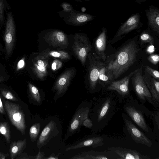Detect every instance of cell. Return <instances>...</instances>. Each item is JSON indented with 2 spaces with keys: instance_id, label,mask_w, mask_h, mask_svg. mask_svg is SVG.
<instances>
[{
  "instance_id": "1",
  "label": "cell",
  "mask_w": 159,
  "mask_h": 159,
  "mask_svg": "<svg viewBox=\"0 0 159 159\" xmlns=\"http://www.w3.org/2000/svg\"><path fill=\"white\" fill-rule=\"evenodd\" d=\"M93 111L91 128L94 133L102 131L119 109L121 104L117 95L103 93L97 99Z\"/></svg>"
},
{
  "instance_id": "2",
  "label": "cell",
  "mask_w": 159,
  "mask_h": 159,
  "mask_svg": "<svg viewBox=\"0 0 159 159\" xmlns=\"http://www.w3.org/2000/svg\"><path fill=\"white\" fill-rule=\"evenodd\" d=\"M139 50L137 43L131 41L107 60V70L111 81L117 79L134 64Z\"/></svg>"
},
{
  "instance_id": "3",
  "label": "cell",
  "mask_w": 159,
  "mask_h": 159,
  "mask_svg": "<svg viewBox=\"0 0 159 159\" xmlns=\"http://www.w3.org/2000/svg\"><path fill=\"white\" fill-rule=\"evenodd\" d=\"M123 108L126 114L139 127L147 133L150 129L145 115L149 117L152 111L130 95L122 102Z\"/></svg>"
},
{
  "instance_id": "4",
  "label": "cell",
  "mask_w": 159,
  "mask_h": 159,
  "mask_svg": "<svg viewBox=\"0 0 159 159\" xmlns=\"http://www.w3.org/2000/svg\"><path fill=\"white\" fill-rule=\"evenodd\" d=\"M143 68H139L131 77L134 91L140 102L144 105L146 101L157 109L153 102L152 95L148 89L143 76Z\"/></svg>"
},
{
  "instance_id": "5",
  "label": "cell",
  "mask_w": 159,
  "mask_h": 159,
  "mask_svg": "<svg viewBox=\"0 0 159 159\" xmlns=\"http://www.w3.org/2000/svg\"><path fill=\"white\" fill-rule=\"evenodd\" d=\"M6 112L11 123L22 134H25L26 128L25 116L22 107L8 101H4Z\"/></svg>"
},
{
  "instance_id": "6",
  "label": "cell",
  "mask_w": 159,
  "mask_h": 159,
  "mask_svg": "<svg viewBox=\"0 0 159 159\" xmlns=\"http://www.w3.org/2000/svg\"><path fill=\"white\" fill-rule=\"evenodd\" d=\"M91 105V103H89L78 108L69 124L64 136V140L80 131L83 121L88 118Z\"/></svg>"
},
{
  "instance_id": "7",
  "label": "cell",
  "mask_w": 159,
  "mask_h": 159,
  "mask_svg": "<svg viewBox=\"0 0 159 159\" xmlns=\"http://www.w3.org/2000/svg\"><path fill=\"white\" fill-rule=\"evenodd\" d=\"M74 36V42L73 45L74 52L84 66L92 46L87 37L84 34L76 33Z\"/></svg>"
},
{
  "instance_id": "8",
  "label": "cell",
  "mask_w": 159,
  "mask_h": 159,
  "mask_svg": "<svg viewBox=\"0 0 159 159\" xmlns=\"http://www.w3.org/2000/svg\"><path fill=\"white\" fill-rule=\"evenodd\" d=\"M139 69L135 70L129 74L119 80H114L110 81L107 91H115L117 93V95L120 103L121 104L123 101L130 95L129 88V83L130 78L133 74Z\"/></svg>"
},
{
  "instance_id": "9",
  "label": "cell",
  "mask_w": 159,
  "mask_h": 159,
  "mask_svg": "<svg viewBox=\"0 0 159 159\" xmlns=\"http://www.w3.org/2000/svg\"><path fill=\"white\" fill-rule=\"evenodd\" d=\"M60 17L66 24L78 26L84 25L93 20L94 17L91 15L74 10L70 12H65L62 10L58 12Z\"/></svg>"
},
{
  "instance_id": "10",
  "label": "cell",
  "mask_w": 159,
  "mask_h": 159,
  "mask_svg": "<svg viewBox=\"0 0 159 159\" xmlns=\"http://www.w3.org/2000/svg\"><path fill=\"white\" fill-rule=\"evenodd\" d=\"M121 114L125 125L133 140L137 143L151 147L153 143L150 139L135 126L125 113Z\"/></svg>"
},
{
  "instance_id": "11",
  "label": "cell",
  "mask_w": 159,
  "mask_h": 159,
  "mask_svg": "<svg viewBox=\"0 0 159 159\" xmlns=\"http://www.w3.org/2000/svg\"><path fill=\"white\" fill-rule=\"evenodd\" d=\"M43 38L50 45L53 47L66 48L69 44L66 35L60 30L51 29L45 31Z\"/></svg>"
},
{
  "instance_id": "12",
  "label": "cell",
  "mask_w": 159,
  "mask_h": 159,
  "mask_svg": "<svg viewBox=\"0 0 159 159\" xmlns=\"http://www.w3.org/2000/svg\"><path fill=\"white\" fill-rule=\"evenodd\" d=\"M75 72L74 69H70L64 71L57 80L52 88L56 91L54 98L55 102L66 92Z\"/></svg>"
},
{
  "instance_id": "13",
  "label": "cell",
  "mask_w": 159,
  "mask_h": 159,
  "mask_svg": "<svg viewBox=\"0 0 159 159\" xmlns=\"http://www.w3.org/2000/svg\"><path fill=\"white\" fill-rule=\"evenodd\" d=\"M15 38V25L12 14L10 12L7 15L4 35L5 47L7 55L10 54L13 50Z\"/></svg>"
},
{
  "instance_id": "14",
  "label": "cell",
  "mask_w": 159,
  "mask_h": 159,
  "mask_svg": "<svg viewBox=\"0 0 159 159\" xmlns=\"http://www.w3.org/2000/svg\"><path fill=\"white\" fill-rule=\"evenodd\" d=\"M88 57L90 60V66L89 75V87L92 91L96 89L99 80L100 70L103 63L92 56L89 53Z\"/></svg>"
},
{
  "instance_id": "15",
  "label": "cell",
  "mask_w": 159,
  "mask_h": 159,
  "mask_svg": "<svg viewBox=\"0 0 159 159\" xmlns=\"http://www.w3.org/2000/svg\"><path fill=\"white\" fill-rule=\"evenodd\" d=\"M58 133L56 122L51 120L43 129L39 137L37 143L39 149H40L45 145L52 137L57 136Z\"/></svg>"
},
{
  "instance_id": "16",
  "label": "cell",
  "mask_w": 159,
  "mask_h": 159,
  "mask_svg": "<svg viewBox=\"0 0 159 159\" xmlns=\"http://www.w3.org/2000/svg\"><path fill=\"white\" fill-rule=\"evenodd\" d=\"M118 156L110 151H89L75 154L70 159H118Z\"/></svg>"
},
{
  "instance_id": "17",
  "label": "cell",
  "mask_w": 159,
  "mask_h": 159,
  "mask_svg": "<svg viewBox=\"0 0 159 159\" xmlns=\"http://www.w3.org/2000/svg\"><path fill=\"white\" fill-rule=\"evenodd\" d=\"M140 23V16L136 13L129 18L119 28L113 39L119 38L122 35L137 29Z\"/></svg>"
},
{
  "instance_id": "18",
  "label": "cell",
  "mask_w": 159,
  "mask_h": 159,
  "mask_svg": "<svg viewBox=\"0 0 159 159\" xmlns=\"http://www.w3.org/2000/svg\"><path fill=\"white\" fill-rule=\"evenodd\" d=\"M108 150L115 152L120 159H150L151 158L142 154L137 151L125 148L112 147Z\"/></svg>"
},
{
  "instance_id": "19",
  "label": "cell",
  "mask_w": 159,
  "mask_h": 159,
  "mask_svg": "<svg viewBox=\"0 0 159 159\" xmlns=\"http://www.w3.org/2000/svg\"><path fill=\"white\" fill-rule=\"evenodd\" d=\"M143 76L147 87L152 96V99L159 109V82L148 74L144 73Z\"/></svg>"
},
{
  "instance_id": "20",
  "label": "cell",
  "mask_w": 159,
  "mask_h": 159,
  "mask_svg": "<svg viewBox=\"0 0 159 159\" xmlns=\"http://www.w3.org/2000/svg\"><path fill=\"white\" fill-rule=\"evenodd\" d=\"M103 145V139L102 138L98 136L89 137L69 146L66 149L65 151H67L88 147L95 148Z\"/></svg>"
},
{
  "instance_id": "21",
  "label": "cell",
  "mask_w": 159,
  "mask_h": 159,
  "mask_svg": "<svg viewBox=\"0 0 159 159\" xmlns=\"http://www.w3.org/2000/svg\"><path fill=\"white\" fill-rule=\"evenodd\" d=\"M149 27L158 35L159 34V10L153 6L145 10Z\"/></svg>"
},
{
  "instance_id": "22",
  "label": "cell",
  "mask_w": 159,
  "mask_h": 159,
  "mask_svg": "<svg viewBox=\"0 0 159 159\" xmlns=\"http://www.w3.org/2000/svg\"><path fill=\"white\" fill-rule=\"evenodd\" d=\"M106 29L103 28L96 39L95 44L96 53L103 60H105L106 57L105 52L106 46Z\"/></svg>"
},
{
  "instance_id": "23",
  "label": "cell",
  "mask_w": 159,
  "mask_h": 159,
  "mask_svg": "<svg viewBox=\"0 0 159 159\" xmlns=\"http://www.w3.org/2000/svg\"><path fill=\"white\" fill-rule=\"evenodd\" d=\"M27 139L19 140L12 142L10 144L9 151L11 159H14L18 156L23 152L26 147Z\"/></svg>"
},
{
  "instance_id": "24",
  "label": "cell",
  "mask_w": 159,
  "mask_h": 159,
  "mask_svg": "<svg viewBox=\"0 0 159 159\" xmlns=\"http://www.w3.org/2000/svg\"><path fill=\"white\" fill-rule=\"evenodd\" d=\"M39 55L48 58L50 57L58 58L62 60L69 59L70 57L68 53L63 51L45 50L39 53Z\"/></svg>"
},
{
  "instance_id": "25",
  "label": "cell",
  "mask_w": 159,
  "mask_h": 159,
  "mask_svg": "<svg viewBox=\"0 0 159 159\" xmlns=\"http://www.w3.org/2000/svg\"><path fill=\"white\" fill-rule=\"evenodd\" d=\"M150 119L152 120L154 128V132L158 140L159 139V110L152 111L149 116Z\"/></svg>"
},
{
  "instance_id": "26",
  "label": "cell",
  "mask_w": 159,
  "mask_h": 159,
  "mask_svg": "<svg viewBox=\"0 0 159 159\" xmlns=\"http://www.w3.org/2000/svg\"><path fill=\"white\" fill-rule=\"evenodd\" d=\"M30 96V98L38 104L41 102V97L37 88L32 84H28Z\"/></svg>"
},
{
  "instance_id": "27",
  "label": "cell",
  "mask_w": 159,
  "mask_h": 159,
  "mask_svg": "<svg viewBox=\"0 0 159 159\" xmlns=\"http://www.w3.org/2000/svg\"><path fill=\"white\" fill-rule=\"evenodd\" d=\"M107 61L103 64L100 70L99 79L103 81H107V83L111 81L107 70Z\"/></svg>"
},
{
  "instance_id": "28",
  "label": "cell",
  "mask_w": 159,
  "mask_h": 159,
  "mask_svg": "<svg viewBox=\"0 0 159 159\" xmlns=\"http://www.w3.org/2000/svg\"><path fill=\"white\" fill-rule=\"evenodd\" d=\"M0 134L4 136L7 143L10 142V130L8 124L7 122H1L0 123Z\"/></svg>"
},
{
  "instance_id": "29",
  "label": "cell",
  "mask_w": 159,
  "mask_h": 159,
  "mask_svg": "<svg viewBox=\"0 0 159 159\" xmlns=\"http://www.w3.org/2000/svg\"><path fill=\"white\" fill-rule=\"evenodd\" d=\"M41 128L40 124L39 122L34 124L30 127L29 130V135L31 141H35L39 135Z\"/></svg>"
},
{
  "instance_id": "30",
  "label": "cell",
  "mask_w": 159,
  "mask_h": 159,
  "mask_svg": "<svg viewBox=\"0 0 159 159\" xmlns=\"http://www.w3.org/2000/svg\"><path fill=\"white\" fill-rule=\"evenodd\" d=\"M33 65L32 68L33 71L39 78H43L47 74L46 67H40L34 62L33 61Z\"/></svg>"
},
{
  "instance_id": "31",
  "label": "cell",
  "mask_w": 159,
  "mask_h": 159,
  "mask_svg": "<svg viewBox=\"0 0 159 159\" xmlns=\"http://www.w3.org/2000/svg\"><path fill=\"white\" fill-rule=\"evenodd\" d=\"M0 91L2 95L6 99L13 101H18V100L12 93L10 91L0 88Z\"/></svg>"
},
{
  "instance_id": "32",
  "label": "cell",
  "mask_w": 159,
  "mask_h": 159,
  "mask_svg": "<svg viewBox=\"0 0 159 159\" xmlns=\"http://www.w3.org/2000/svg\"><path fill=\"white\" fill-rule=\"evenodd\" d=\"M140 39L143 43H148L151 45L153 44L154 39L152 36L146 32H143L141 34Z\"/></svg>"
},
{
  "instance_id": "33",
  "label": "cell",
  "mask_w": 159,
  "mask_h": 159,
  "mask_svg": "<svg viewBox=\"0 0 159 159\" xmlns=\"http://www.w3.org/2000/svg\"><path fill=\"white\" fill-rule=\"evenodd\" d=\"M145 73L148 74L156 80H159V72L158 70H155L148 66H146L144 69Z\"/></svg>"
},
{
  "instance_id": "34",
  "label": "cell",
  "mask_w": 159,
  "mask_h": 159,
  "mask_svg": "<svg viewBox=\"0 0 159 159\" xmlns=\"http://www.w3.org/2000/svg\"><path fill=\"white\" fill-rule=\"evenodd\" d=\"M60 6L62 8V10L65 12H70L74 10L72 6L67 2H62L60 5Z\"/></svg>"
},
{
  "instance_id": "35",
  "label": "cell",
  "mask_w": 159,
  "mask_h": 159,
  "mask_svg": "<svg viewBox=\"0 0 159 159\" xmlns=\"http://www.w3.org/2000/svg\"><path fill=\"white\" fill-rule=\"evenodd\" d=\"M62 66V63L60 60L55 59L53 61L52 65V69L55 71L60 68Z\"/></svg>"
},
{
  "instance_id": "36",
  "label": "cell",
  "mask_w": 159,
  "mask_h": 159,
  "mask_svg": "<svg viewBox=\"0 0 159 159\" xmlns=\"http://www.w3.org/2000/svg\"><path fill=\"white\" fill-rule=\"evenodd\" d=\"M148 59L152 63L156 65L159 62V56L157 54H152L148 57Z\"/></svg>"
},
{
  "instance_id": "37",
  "label": "cell",
  "mask_w": 159,
  "mask_h": 159,
  "mask_svg": "<svg viewBox=\"0 0 159 159\" xmlns=\"http://www.w3.org/2000/svg\"><path fill=\"white\" fill-rule=\"evenodd\" d=\"M25 57H24L18 62L16 67V71L22 69L24 67L25 64Z\"/></svg>"
},
{
  "instance_id": "38",
  "label": "cell",
  "mask_w": 159,
  "mask_h": 159,
  "mask_svg": "<svg viewBox=\"0 0 159 159\" xmlns=\"http://www.w3.org/2000/svg\"><path fill=\"white\" fill-rule=\"evenodd\" d=\"M82 125L87 128L91 129L93 124L91 120L87 118L83 121Z\"/></svg>"
},
{
  "instance_id": "39",
  "label": "cell",
  "mask_w": 159,
  "mask_h": 159,
  "mask_svg": "<svg viewBox=\"0 0 159 159\" xmlns=\"http://www.w3.org/2000/svg\"><path fill=\"white\" fill-rule=\"evenodd\" d=\"M4 4L2 0H0V20L2 22L3 20Z\"/></svg>"
},
{
  "instance_id": "40",
  "label": "cell",
  "mask_w": 159,
  "mask_h": 159,
  "mask_svg": "<svg viewBox=\"0 0 159 159\" xmlns=\"http://www.w3.org/2000/svg\"><path fill=\"white\" fill-rule=\"evenodd\" d=\"M18 156H19L18 157L16 158L18 159H34L35 156H29L27 155V154L26 153H22L20 155H19Z\"/></svg>"
},
{
  "instance_id": "41",
  "label": "cell",
  "mask_w": 159,
  "mask_h": 159,
  "mask_svg": "<svg viewBox=\"0 0 159 159\" xmlns=\"http://www.w3.org/2000/svg\"><path fill=\"white\" fill-rule=\"evenodd\" d=\"M45 153L43 152L39 151L37 154L35 156V159H45Z\"/></svg>"
},
{
  "instance_id": "42",
  "label": "cell",
  "mask_w": 159,
  "mask_h": 159,
  "mask_svg": "<svg viewBox=\"0 0 159 159\" xmlns=\"http://www.w3.org/2000/svg\"><path fill=\"white\" fill-rule=\"evenodd\" d=\"M61 153H59L57 155H56L54 153H52L50 155L49 157H45L46 159H58L59 158V156Z\"/></svg>"
},
{
  "instance_id": "43",
  "label": "cell",
  "mask_w": 159,
  "mask_h": 159,
  "mask_svg": "<svg viewBox=\"0 0 159 159\" xmlns=\"http://www.w3.org/2000/svg\"><path fill=\"white\" fill-rule=\"evenodd\" d=\"M4 107L0 96V114L5 113Z\"/></svg>"
},
{
  "instance_id": "44",
  "label": "cell",
  "mask_w": 159,
  "mask_h": 159,
  "mask_svg": "<svg viewBox=\"0 0 159 159\" xmlns=\"http://www.w3.org/2000/svg\"><path fill=\"white\" fill-rule=\"evenodd\" d=\"M8 153L5 154L0 152V159H5L8 156Z\"/></svg>"
},
{
  "instance_id": "45",
  "label": "cell",
  "mask_w": 159,
  "mask_h": 159,
  "mask_svg": "<svg viewBox=\"0 0 159 159\" xmlns=\"http://www.w3.org/2000/svg\"><path fill=\"white\" fill-rule=\"evenodd\" d=\"M5 80V78L3 76L0 75V83L2 82Z\"/></svg>"
},
{
  "instance_id": "46",
  "label": "cell",
  "mask_w": 159,
  "mask_h": 159,
  "mask_svg": "<svg viewBox=\"0 0 159 159\" xmlns=\"http://www.w3.org/2000/svg\"><path fill=\"white\" fill-rule=\"evenodd\" d=\"M86 10V9L84 7H82L81 8V11L83 12H84Z\"/></svg>"
},
{
  "instance_id": "47",
  "label": "cell",
  "mask_w": 159,
  "mask_h": 159,
  "mask_svg": "<svg viewBox=\"0 0 159 159\" xmlns=\"http://www.w3.org/2000/svg\"><path fill=\"white\" fill-rule=\"evenodd\" d=\"M73 1H76L77 2H81L83 0H84L85 1H89L90 0H73Z\"/></svg>"
},
{
  "instance_id": "48",
  "label": "cell",
  "mask_w": 159,
  "mask_h": 159,
  "mask_svg": "<svg viewBox=\"0 0 159 159\" xmlns=\"http://www.w3.org/2000/svg\"></svg>"
}]
</instances>
